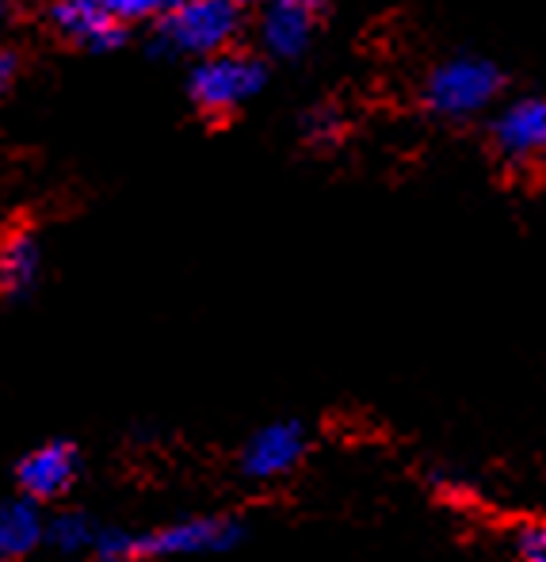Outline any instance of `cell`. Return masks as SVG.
Returning a JSON list of instances; mask_svg holds the SVG:
<instances>
[{
    "instance_id": "cell-1",
    "label": "cell",
    "mask_w": 546,
    "mask_h": 562,
    "mask_svg": "<svg viewBox=\"0 0 546 562\" xmlns=\"http://www.w3.org/2000/svg\"><path fill=\"white\" fill-rule=\"evenodd\" d=\"M241 540V525L234 517H184L149 532H126V528H100L92 543L96 562H149V559H180V555H211L229 551Z\"/></svg>"
},
{
    "instance_id": "cell-2",
    "label": "cell",
    "mask_w": 546,
    "mask_h": 562,
    "mask_svg": "<svg viewBox=\"0 0 546 562\" xmlns=\"http://www.w3.org/2000/svg\"><path fill=\"white\" fill-rule=\"evenodd\" d=\"M157 46L164 54H187V58H211L229 50L241 31V8L229 0H184L164 20H157Z\"/></svg>"
},
{
    "instance_id": "cell-3",
    "label": "cell",
    "mask_w": 546,
    "mask_h": 562,
    "mask_svg": "<svg viewBox=\"0 0 546 562\" xmlns=\"http://www.w3.org/2000/svg\"><path fill=\"white\" fill-rule=\"evenodd\" d=\"M501 69L474 54L440 61L424 81V104L443 119H470L501 97Z\"/></svg>"
},
{
    "instance_id": "cell-4",
    "label": "cell",
    "mask_w": 546,
    "mask_h": 562,
    "mask_svg": "<svg viewBox=\"0 0 546 562\" xmlns=\"http://www.w3.org/2000/svg\"><path fill=\"white\" fill-rule=\"evenodd\" d=\"M264 81H268V69L260 58L221 50L211 54V58H200V66L192 69V81H187V92H192L200 112L229 115L249 104V100H257Z\"/></svg>"
},
{
    "instance_id": "cell-5",
    "label": "cell",
    "mask_w": 546,
    "mask_h": 562,
    "mask_svg": "<svg viewBox=\"0 0 546 562\" xmlns=\"http://www.w3.org/2000/svg\"><path fill=\"white\" fill-rule=\"evenodd\" d=\"M81 471H84V459H81V451H77V445H69V440H50V445L31 448L27 456L15 463V486L35 505H50V502H61V497L77 486Z\"/></svg>"
},
{
    "instance_id": "cell-6",
    "label": "cell",
    "mask_w": 546,
    "mask_h": 562,
    "mask_svg": "<svg viewBox=\"0 0 546 562\" xmlns=\"http://www.w3.org/2000/svg\"><path fill=\"white\" fill-rule=\"evenodd\" d=\"M306 456V429L298 422H272L249 437L241 451V471L257 482L291 474Z\"/></svg>"
},
{
    "instance_id": "cell-7",
    "label": "cell",
    "mask_w": 546,
    "mask_h": 562,
    "mask_svg": "<svg viewBox=\"0 0 546 562\" xmlns=\"http://www.w3.org/2000/svg\"><path fill=\"white\" fill-rule=\"evenodd\" d=\"M493 146L512 165L546 157V97H527L504 108L493 123Z\"/></svg>"
},
{
    "instance_id": "cell-8",
    "label": "cell",
    "mask_w": 546,
    "mask_h": 562,
    "mask_svg": "<svg viewBox=\"0 0 546 562\" xmlns=\"http://www.w3.org/2000/svg\"><path fill=\"white\" fill-rule=\"evenodd\" d=\"M50 23L66 43L92 54L115 50V46L126 43V27L118 20H111L96 0H54Z\"/></svg>"
},
{
    "instance_id": "cell-9",
    "label": "cell",
    "mask_w": 546,
    "mask_h": 562,
    "mask_svg": "<svg viewBox=\"0 0 546 562\" xmlns=\"http://www.w3.org/2000/svg\"><path fill=\"white\" fill-rule=\"evenodd\" d=\"M314 20L318 12L310 8L291 4V0H268L260 12V46L272 58H298L314 38Z\"/></svg>"
},
{
    "instance_id": "cell-10",
    "label": "cell",
    "mask_w": 546,
    "mask_h": 562,
    "mask_svg": "<svg viewBox=\"0 0 546 562\" xmlns=\"http://www.w3.org/2000/svg\"><path fill=\"white\" fill-rule=\"evenodd\" d=\"M43 276V245L31 229H8L0 237V295L27 299Z\"/></svg>"
},
{
    "instance_id": "cell-11",
    "label": "cell",
    "mask_w": 546,
    "mask_h": 562,
    "mask_svg": "<svg viewBox=\"0 0 546 562\" xmlns=\"http://www.w3.org/2000/svg\"><path fill=\"white\" fill-rule=\"evenodd\" d=\"M46 543V517L43 505L31 497H4L0 502V562H20Z\"/></svg>"
},
{
    "instance_id": "cell-12",
    "label": "cell",
    "mask_w": 546,
    "mask_h": 562,
    "mask_svg": "<svg viewBox=\"0 0 546 562\" xmlns=\"http://www.w3.org/2000/svg\"><path fill=\"white\" fill-rule=\"evenodd\" d=\"M96 532L100 528L92 525L89 513L81 509H61L54 517H46V543L58 548L61 555H92V543H96Z\"/></svg>"
},
{
    "instance_id": "cell-13",
    "label": "cell",
    "mask_w": 546,
    "mask_h": 562,
    "mask_svg": "<svg viewBox=\"0 0 546 562\" xmlns=\"http://www.w3.org/2000/svg\"><path fill=\"white\" fill-rule=\"evenodd\" d=\"M96 4L104 8L111 20H118L123 27H130V23L164 20V15H169L177 4H184V0H96Z\"/></svg>"
},
{
    "instance_id": "cell-14",
    "label": "cell",
    "mask_w": 546,
    "mask_h": 562,
    "mask_svg": "<svg viewBox=\"0 0 546 562\" xmlns=\"http://www.w3.org/2000/svg\"><path fill=\"white\" fill-rule=\"evenodd\" d=\"M520 562H546V525H527L516 536Z\"/></svg>"
},
{
    "instance_id": "cell-15",
    "label": "cell",
    "mask_w": 546,
    "mask_h": 562,
    "mask_svg": "<svg viewBox=\"0 0 546 562\" xmlns=\"http://www.w3.org/2000/svg\"><path fill=\"white\" fill-rule=\"evenodd\" d=\"M15 74H20V58H15V50L0 46V97H4V92L12 89Z\"/></svg>"
},
{
    "instance_id": "cell-16",
    "label": "cell",
    "mask_w": 546,
    "mask_h": 562,
    "mask_svg": "<svg viewBox=\"0 0 546 562\" xmlns=\"http://www.w3.org/2000/svg\"><path fill=\"white\" fill-rule=\"evenodd\" d=\"M291 4H303V8H310V12H321V4H326V0H291Z\"/></svg>"
},
{
    "instance_id": "cell-17",
    "label": "cell",
    "mask_w": 546,
    "mask_h": 562,
    "mask_svg": "<svg viewBox=\"0 0 546 562\" xmlns=\"http://www.w3.org/2000/svg\"><path fill=\"white\" fill-rule=\"evenodd\" d=\"M229 4H237V8H252V4H268V0H229Z\"/></svg>"
},
{
    "instance_id": "cell-18",
    "label": "cell",
    "mask_w": 546,
    "mask_h": 562,
    "mask_svg": "<svg viewBox=\"0 0 546 562\" xmlns=\"http://www.w3.org/2000/svg\"><path fill=\"white\" fill-rule=\"evenodd\" d=\"M8 20V0H0V23Z\"/></svg>"
}]
</instances>
